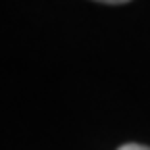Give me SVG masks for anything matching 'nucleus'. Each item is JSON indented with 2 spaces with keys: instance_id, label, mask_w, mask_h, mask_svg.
Segmentation results:
<instances>
[{
  "instance_id": "nucleus-1",
  "label": "nucleus",
  "mask_w": 150,
  "mask_h": 150,
  "mask_svg": "<svg viewBox=\"0 0 150 150\" xmlns=\"http://www.w3.org/2000/svg\"><path fill=\"white\" fill-rule=\"evenodd\" d=\"M119 150H150L148 146H142V144H123Z\"/></svg>"
}]
</instances>
